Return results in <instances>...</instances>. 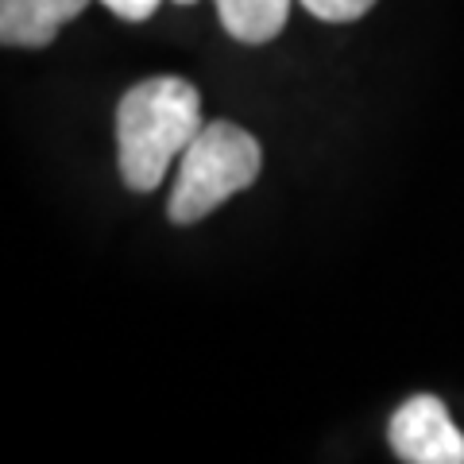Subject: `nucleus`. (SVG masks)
Masks as SVG:
<instances>
[{
	"instance_id": "2",
	"label": "nucleus",
	"mask_w": 464,
	"mask_h": 464,
	"mask_svg": "<svg viewBox=\"0 0 464 464\" xmlns=\"http://www.w3.org/2000/svg\"><path fill=\"white\" fill-rule=\"evenodd\" d=\"M259 170H264V151H259L256 136L228 121H213L182 151L167 217L174 225H194L232 194L248 190Z\"/></svg>"
},
{
	"instance_id": "6",
	"label": "nucleus",
	"mask_w": 464,
	"mask_h": 464,
	"mask_svg": "<svg viewBox=\"0 0 464 464\" xmlns=\"http://www.w3.org/2000/svg\"><path fill=\"white\" fill-rule=\"evenodd\" d=\"M310 16L325 20V24H348V20H360L364 12L375 5V0H302Z\"/></svg>"
},
{
	"instance_id": "1",
	"label": "nucleus",
	"mask_w": 464,
	"mask_h": 464,
	"mask_svg": "<svg viewBox=\"0 0 464 464\" xmlns=\"http://www.w3.org/2000/svg\"><path fill=\"white\" fill-rule=\"evenodd\" d=\"M201 128V97L186 78L132 85L116 109V159L128 190L151 194Z\"/></svg>"
},
{
	"instance_id": "4",
	"label": "nucleus",
	"mask_w": 464,
	"mask_h": 464,
	"mask_svg": "<svg viewBox=\"0 0 464 464\" xmlns=\"http://www.w3.org/2000/svg\"><path fill=\"white\" fill-rule=\"evenodd\" d=\"M85 8L90 0H0V39L8 47H47Z\"/></svg>"
},
{
	"instance_id": "7",
	"label": "nucleus",
	"mask_w": 464,
	"mask_h": 464,
	"mask_svg": "<svg viewBox=\"0 0 464 464\" xmlns=\"http://www.w3.org/2000/svg\"><path fill=\"white\" fill-rule=\"evenodd\" d=\"M112 16H121V20H151L155 16V8H159V0H101ZM174 5H194V0H174Z\"/></svg>"
},
{
	"instance_id": "3",
	"label": "nucleus",
	"mask_w": 464,
	"mask_h": 464,
	"mask_svg": "<svg viewBox=\"0 0 464 464\" xmlns=\"http://www.w3.org/2000/svg\"><path fill=\"white\" fill-rule=\"evenodd\" d=\"M395 457L406 464H464V433L433 395L406 399L387 426Z\"/></svg>"
},
{
	"instance_id": "5",
	"label": "nucleus",
	"mask_w": 464,
	"mask_h": 464,
	"mask_svg": "<svg viewBox=\"0 0 464 464\" xmlns=\"http://www.w3.org/2000/svg\"><path fill=\"white\" fill-rule=\"evenodd\" d=\"M217 12H221V24L232 39L259 47L286 27L290 0H217Z\"/></svg>"
}]
</instances>
